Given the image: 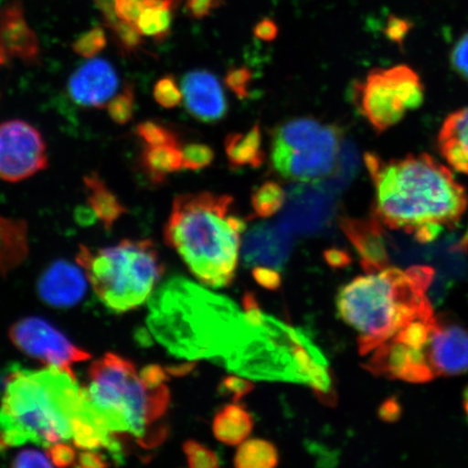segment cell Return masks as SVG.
Wrapping results in <instances>:
<instances>
[{
  "instance_id": "cell-1",
  "label": "cell",
  "mask_w": 468,
  "mask_h": 468,
  "mask_svg": "<svg viewBox=\"0 0 468 468\" xmlns=\"http://www.w3.org/2000/svg\"><path fill=\"white\" fill-rule=\"evenodd\" d=\"M244 313L229 298L184 278L151 296L146 326L168 353L209 360L239 377L331 391L329 364L305 332L261 313L253 294Z\"/></svg>"
},
{
  "instance_id": "cell-2",
  "label": "cell",
  "mask_w": 468,
  "mask_h": 468,
  "mask_svg": "<svg viewBox=\"0 0 468 468\" xmlns=\"http://www.w3.org/2000/svg\"><path fill=\"white\" fill-rule=\"evenodd\" d=\"M49 448L69 443L122 459V447L104 429L72 370L48 367L22 370L14 366L0 402V456L26 443Z\"/></svg>"
},
{
  "instance_id": "cell-3",
  "label": "cell",
  "mask_w": 468,
  "mask_h": 468,
  "mask_svg": "<svg viewBox=\"0 0 468 468\" xmlns=\"http://www.w3.org/2000/svg\"><path fill=\"white\" fill-rule=\"evenodd\" d=\"M365 161L376 186L373 215L383 226L430 242L466 213V189L435 157L422 154L385 161L367 154Z\"/></svg>"
},
{
  "instance_id": "cell-4",
  "label": "cell",
  "mask_w": 468,
  "mask_h": 468,
  "mask_svg": "<svg viewBox=\"0 0 468 468\" xmlns=\"http://www.w3.org/2000/svg\"><path fill=\"white\" fill-rule=\"evenodd\" d=\"M166 379L159 366L138 371L132 361L107 354L90 367L84 388L93 412L111 435L131 437L148 449L167 435L162 423L169 403Z\"/></svg>"
},
{
  "instance_id": "cell-5",
  "label": "cell",
  "mask_w": 468,
  "mask_h": 468,
  "mask_svg": "<svg viewBox=\"0 0 468 468\" xmlns=\"http://www.w3.org/2000/svg\"><path fill=\"white\" fill-rule=\"evenodd\" d=\"M430 267L385 268L351 281L339 292L341 318L358 333L362 356L371 354L415 321L434 315L427 297Z\"/></svg>"
},
{
  "instance_id": "cell-6",
  "label": "cell",
  "mask_w": 468,
  "mask_h": 468,
  "mask_svg": "<svg viewBox=\"0 0 468 468\" xmlns=\"http://www.w3.org/2000/svg\"><path fill=\"white\" fill-rule=\"evenodd\" d=\"M233 198L212 192L175 197L164 238L195 276L213 288L229 284L236 272L245 221L231 214Z\"/></svg>"
},
{
  "instance_id": "cell-7",
  "label": "cell",
  "mask_w": 468,
  "mask_h": 468,
  "mask_svg": "<svg viewBox=\"0 0 468 468\" xmlns=\"http://www.w3.org/2000/svg\"><path fill=\"white\" fill-rule=\"evenodd\" d=\"M78 262L99 300L115 313L143 305L164 272L159 251L150 239H125L97 250L80 245Z\"/></svg>"
},
{
  "instance_id": "cell-8",
  "label": "cell",
  "mask_w": 468,
  "mask_h": 468,
  "mask_svg": "<svg viewBox=\"0 0 468 468\" xmlns=\"http://www.w3.org/2000/svg\"><path fill=\"white\" fill-rule=\"evenodd\" d=\"M343 132L314 117H297L272 132L271 163L280 176L294 183H315L338 165Z\"/></svg>"
},
{
  "instance_id": "cell-9",
  "label": "cell",
  "mask_w": 468,
  "mask_h": 468,
  "mask_svg": "<svg viewBox=\"0 0 468 468\" xmlns=\"http://www.w3.org/2000/svg\"><path fill=\"white\" fill-rule=\"evenodd\" d=\"M356 107L373 127L383 133L424 103L425 87L408 66L373 69L354 87Z\"/></svg>"
},
{
  "instance_id": "cell-10",
  "label": "cell",
  "mask_w": 468,
  "mask_h": 468,
  "mask_svg": "<svg viewBox=\"0 0 468 468\" xmlns=\"http://www.w3.org/2000/svg\"><path fill=\"white\" fill-rule=\"evenodd\" d=\"M49 165L43 134L22 120L0 124V179L20 183Z\"/></svg>"
},
{
  "instance_id": "cell-11",
  "label": "cell",
  "mask_w": 468,
  "mask_h": 468,
  "mask_svg": "<svg viewBox=\"0 0 468 468\" xmlns=\"http://www.w3.org/2000/svg\"><path fill=\"white\" fill-rule=\"evenodd\" d=\"M9 336L23 354L47 367L71 370L73 365L90 358L87 351L76 346L54 325L37 317L16 322L10 327Z\"/></svg>"
},
{
  "instance_id": "cell-12",
  "label": "cell",
  "mask_w": 468,
  "mask_h": 468,
  "mask_svg": "<svg viewBox=\"0 0 468 468\" xmlns=\"http://www.w3.org/2000/svg\"><path fill=\"white\" fill-rule=\"evenodd\" d=\"M424 351L432 378L468 371V331L460 324L435 318Z\"/></svg>"
},
{
  "instance_id": "cell-13",
  "label": "cell",
  "mask_w": 468,
  "mask_h": 468,
  "mask_svg": "<svg viewBox=\"0 0 468 468\" xmlns=\"http://www.w3.org/2000/svg\"><path fill=\"white\" fill-rule=\"evenodd\" d=\"M42 57L39 39L26 17L20 0L0 7V68L16 61L37 66Z\"/></svg>"
},
{
  "instance_id": "cell-14",
  "label": "cell",
  "mask_w": 468,
  "mask_h": 468,
  "mask_svg": "<svg viewBox=\"0 0 468 468\" xmlns=\"http://www.w3.org/2000/svg\"><path fill=\"white\" fill-rule=\"evenodd\" d=\"M120 80L116 69L103 58H93L80 66L69 80L72 101L85 108L102 109L113 98Z\"/></svg>"
},
{
  "instance_id": "cell-15",
  "label": "cell",
  "mask_w": 468,
  "mask_h": 468,
  "mask_svg": "<svg viewBox=\"0 0 468 468\" xmlns=\"http://www.w3.org/2000/svg\"><path fill=\"white\" fill-rule=\"evenodd\" d=\"M292 248V232L282 225L261 224L245 238L243 257L248 266L282 269Z\"/></svg>"
},
{
  "instance_id": "cell-16",
  "label": "cell",
  "mask_w": 468,
  "mask_h": 468,
  "mask_svg": "<svg viewBox=\"0 0 468 468\" xmlns=\"http://www.w3.org/2000/svg\"><path fill=\"white\" fill-rule=\"evenodd\" d=\"M186 111L197 121L215 122L224 119L228 104L219 80L210 72L197 69L183 79Z\"/></svg>"
},
{
  "instance_id": "cell-17",
  "label": "cell",
  "mask_w": 468,
  "mask_h": 468,
  "mask_svg": "<svg viewBox=\"0 0 468 468\" xmlns=\"http://www.w3.org/2000/svg\"><path fill=\"white\" fill-rule=\"evenodd\" d=\"M37 290L40 298L48 305L69 308L83 300L87 281L78 267L58 261L46 269L38 280Z\"/></svg>"
},
{
  "instance_id": "cell-18",
  "label": "cell",
  "mask_w": 468,
  "mask_h": 468,
  "mask_svg": "<svg viewBox=\"0 0 468 468\" xmlns=\"http://www.w3.org/2000/svg\"><path fill=\"white\" fill-rule=\"evenodd\" d=\"M341 228L353 243L367 273L388 267V250L383 239V224L376 216L367 219L343 218Z\"/></svg>"
},
{
  "instance_id": "cell-19",
  "label": "cell",
  "mask_w": 468,
  "mask_h": 468,
  "mask_svg": "<svg viewBox=\"0 0 468 468\" xmlns=\"http://www.w3.org/2000/svg\"><path fill=\"white\" fill-rule=\"evenodd\" d=\"M437 145L448 165L468 177V108L455 111L443 121Z\"/></svg>"
},
{
  "instance_id": "cell-20",
  "label": "cell",
  "mask_w": 468,
  "mask_h": 468,
  "mask_svg": "<svg viewBox=\"0 0 468 468\" xmlns=\"http://www.w3.org/2000/svg\"><path fill=\"white\" fill-rule=\"evenodd\" d=\"M27 230L26 220L7 218L0 215V273L4 277L27 259Z\"/></svg>"
},
{
  "instance_id": "cell-21",
  "label": "cell",
  "mask_w": 468,
  "mask_h": 468,
  "mask_svg": "<svg viewBox=\"0 0 468 468\" xmlns=\"http://www.w3.org/2000/svg\"><path fill=\"white\" fill-rule=\"evenodd\" d=\"M84 188L87 204L95 212L98 220L102 222L105 229H111L122 216L128 213L124 204L111 190L96 172L84 176Z\"/></svg>"
},
{
  "instance_id": "cell-22",
  "label": "cell",
  "mask_w": 468,
  "mask_h": 468,
  "mask_svg": "<svg viewBox=\"0 0 468 468\" xmlns=\"http://www.w3.org/2000/svg\"><path fill=\"white\" fill-rule=\"evenodd\" d=\"M139 165L152 184L162 185L165 183L169 175L184 168L183 146L145 145L139 157Z\"/></svg>"
},
{
  "instance_id": "cell-23",
  "label": "cell",
  "mask_w": 468,
  "mask_h": 468,
  "mask_svg": "<svg viewBox=\"0 0 468 468\" xmlns=\"http://www.w3.org/2000/svg\"><path fill=\"white\" fill-rule=\"evenodd\" d=\"M225 150L228 161L233 167H261L266 154L261 146L260 124H255L248 133L228 134Z\"/></svg>"
},
{
  "instance_id": "cell-24",
  "label": "cell",
  "mask_w": 468,
  "mask_h": 468,
  "mask_svg": "<svg viewBox=\"0 0 468 468\" xmlns=\"http://www.w3.org/2000/svg\"><path fill=\"white\" fill-rule=\"evenodd\" d=\"M183 0H146L137 22L143 37L163 42L172 33L175 13Z\"/></svg>"
},
{
  "instance_id": "cell-25",
  "label": "cell",
  "mask_w": 468,
  "mask_h": 468,
  "mask_svg": "<svg viewBox=\"0 0 468 468\" xmlns=\"http://www.w3.org/2000/svg\"><path fill=\"white\" fill-rule=\"evenodd\" d=\"M330 218L329 203L310 198V200L295 201L281 224L291 232L314 233L324 229Z\"/></svg>"
},
{
  "instance_id": "cell-26",
  "label": "cell",
  "mask_w": 468,
  "mask_h": 468,
  "mask_svg": "<svg viewBox=\"0 0 468 468\" xmlns=\"http://www.w3.org/2000/svg\"><path fill=\"white\" fill-rule=\"evenodd\" d=\"M214 434L219 441L229 446L243 442L253 430L250 414L241 407L230 405L220 410L214 420Z\"/></svg>"
},
{
  "instance_id": "cell-27",
  "label": "cell",
  "mask_w": 468,
  "mask_h": 468,
  "mask_svg": "<svg viewBox=\"0 0 468 468\" xmlns=\"http://www.w3.org/2000/svg\"><path fill=\"white\" fill-rule=\"evenodd\" d=\"M234 460L238 468H271L278 464V452L272 443L253 439L239 447Z\"/></svg>"
},
{
  "instance_id": "cell-28",
  "label": "cell",
  "mask_w": 468,
  "mask_h": 468,
  "mask_svg": "<svg viewBox=\"0 0 468 468\" xmlns=\"http://www.w3.org/2000/svg\"><path fill=\"white\" fill-rule=\"evenodd\" d=\"M286 200L282 186L273 181H267L251 195V207L260 218H271L282 208Z\"/></svg>"
},
{
  "instance_id": "cell-29",
  "label": "cell",
  "mask_w": 468,
  "mask_h": 468,
  "mask_svg": "<svg viewBox=\"0 0 468 468\" xmlns=\"http://www.w3.org/2000/svg\"><path fill=\"white\" fill-rule=\"evenodd\" d=\"M136 91L131 81L125 83L124 88L107 104L108 114L115 124L126 125L133 119Z\"/></svg>"
},
{
  "instance_id": "cell-30",
  "label": "cell",
  "mask_w": 468,
  "mask_h": 468,
  "mask_svg": "<svg viewBox=\"0 0 468 468\" xmlns=\"http://www.w3.org/2000/svg\"><path fill=\"white\" fill-rule=\"evenodd\" d=\"M134 133L145 145H180L178 134L171 128L154 121H144L134 127Z\"/></svg>"
},
{
  "instance_id": "cell-31",
  "label": "cell",
  "mask_w": 468,
  "mask_h": 468,
  "mask_svg": "<svg viewBox=\"0 0 468 468\" xmlns=\"http://www.w3.org/2000/svg\"><path fill=\"white\" fill-rule=\"evenodd\" d=\"M110 31L112 32L114 42L122 56H132L142 49L144 37L137 26L120 20Z\"/></svg>"
},
{
  "instance_id": "cell-32",
  "label": "cell",
  "mask_w": 468,
  "mask_h": 468,
  "mask_svg": "<svg viewBox=\"0 0 468 468\" xmlns=\"http://www.w3.org/2000/svg\"><path fill=\"white\" fill-rule=\"evenodd\" d=\"M108 38L102 27L90 29L76 38L72 49L81 58H92L101 54L107 47Z\"/></svg>"
},
{
  "instance_id": "cell-33",
  "label": "cell",
  "mask_w": 468,
  "mask_h": 468,
  "mask_svg": "<svg viewBox=\"0 0 468 468\" xmlns=\"http://www.w3.org/2000/svg\"><path fill=\"white\" fill-rule=\"evenodd\" d=\"M154 97L157 104L164 109H175L184 101V92L180 90L174 76L165 75L156 81Z\"/></svg>"
},
{
  "instance_id": "cell-34",
  "label": "cell",
  "mask_w": 468,
  "mask_h": 468,
  "mask_svg": "<svg viewBox=\"0 0 468 468\" xmlns=\"http://www.w3.org/2000/svg\"><path fill=\"white\" fill-rule=\"evenodd\" d=\"M215 154L212 148L203 144H190L183 148V165L188 171H201L213 163Z\"/></svg>"
},
{
  "instance_id": "cell-35",
  "label": "cell",
  "mask_w": 468,
  "mask_h": 468,
  "mask_svg": "<svg viewBox=\"0 0 468 468\" xmlns=\"http://www.w3.org/2000/svg\"><path fill=\"white\" fill-rule=\"evenodd\" d=\"M184 450L190 467L214 468L219 466L218 455L201 443L196 441L186 442Z\"/></svg>"
},
{
  "instance_id": "cell-36",
  "label": "cell",
  "mask_w": 468,
  "mask_h": 468,
  "mask_svg": "<svg viewBox=\"0 0 468 468\" xmlns=\"http://www.w3.org/2000/svg\"><path fill=\"white\" fill-rule=\"evenodd\" d=\"M253 74L248 68H233L227 72L225 83L239 99L250 96V87Z\"/></svg>"
},
{
  "instance_id": "cell-37",
  "label": "cell",
  "mask_w": 468,
  "mask_h": 468,
  "mask_svg": "<svg viewBox=\"0 0 468 468\" xmlns=\"http://www.w3.org/2000/svg\"><path fill=\"white\" fill-rule=\"evenodd\" d=\"M146 0H114V11L120 20L137 26Z\"/></svg>"
},
{
  "instance_id": "cell-38",
  "label": "cell",
  "mask_w": 468,
  "mask_h": 468,
  "mask_svg": "<svg viewBox=\"0 0 468 468\" xmlns=\"http://www.w3.org/2000/svg\"><path fill=\"white\" fill-rule=\"evenodd\" d=\"M224 5L225 0H186L185 9L192 19L203 20Z\"/></svg>"
},
{
  "instance_id": "cell-39",
  "label": "cell",
  "mask_w": 468,
  "mask_h": 468,
  "mask_svg": "<svg viewBox=\"0 0 468 468\" xmlns=\"http://www.w3.org/2000/svg\"><path fill=\"white\" fill-rule=\"evenodd\" d=\"M452 66L460 78L468 81V33L454 45L452 51Z\"/></svg>"
},
{
  "instance_id": "cell-40",
  "label": "cell",
  "mask_w": 468,
  "mask_h": 468,
  "mask_svg": "<svg viewBox=\"0 0 468 468\" xmlns=\"http://www.w3.org/2000/svg\"><path fill=\"white\" fill-rule=\"evenodd\" d=\"M11 466L14 467H50L54 466L48 453L37 452V450H22L17 453Z\"/></svg>"
},
{
  "instance_id": "cell-41",
  "label": "cell",
  "mask_w": 468,
  "mask_h": 468,
  "mask_svg": "<svg viewBox=\"0 0 468 468\" xmlns=\"http://www.w3.org/2000/svg\"><path fill=\"white\" fill-rule=\"evenodd\" d=\"M48 449V455L52 463L56 466L66 467L74 465L78 462L79 454H76L74 448L69 443H57Z\"/></svg>"
},
{
  "instance_id": "cell-42",
  "label": "cell",
  "mask_w": 468,
  "mask_h": 468,
  "mask_svg": "<svg viewBox=\"0 0 468 468\" xmlns=\"http://www.w3.org/2000/svg\"><path fill=\"white\" fill-rule=\"evenodd\" d=\"M251 389H253V384L249 382V380L233 377L224 379L220 386V390L225 391L228 395H231L236 402L250 393Z\"/></svg>"
},
{
  "instance_id": "cell-43",
  "label": "cell",
  "mask_w": 468,
  "mask_h": 468,
  "mask_svg": "<svg viewBox=\"0 0 468 468\" xmlns=\"http://www.w3.org/2000/svg\"><path fill=\"white\" fill-rule=\"evenodd\" d=\"M410 27H410L407 20L391 16H389L388 26H386L385 34L391 42L401 44L409 33Z\"/></svg>"
},
{
  "instance_id": "cell-44",
  "label": "cell",
  "mask_w": 468,
  "mask_h": 468,
  "mask_svg": "<svg viewBox=\"0 0 468 468\" xmlns=\"http://www.w3.org/2000/svg\"><path fill=\"white\" fill-rule=\"evenodd\" d=\"M254 35L263 42H272L278 37L279 27L277 23L269 17L261 20L254 27Z\"/></svg>"
},
{
  "instance_id": "cell-45",
  "label": "cell",
  "mask_w": 468,
  "mask_h": 468,
  "mask_svg": "<svg viewBox=\"0 0 468 468\" xmlns=\"http://www.w3.org/2000/svg\"><path fill=\"white\" fill-rule=\"evenodd\" d=\"M257 282L268 289H278L280 285L279 273L274 269L257 267L253 272Z\"/></svg>"
},
{
  "instance_id": "cell-46",
  "label": "cell",
  "mask_w": 468,
  "mask_h": 468,
  "mask_svg": "<svg viewBox=\"0 0 468 468\" xmlns=\"http://www.w3.org/2000/svg\"><path fill=\"white\" fill-rule=\"evenodd\" d=\"M99 9L104 16L105 25L109 28L114 27L119 22V17L116 16L114 11V0H95Z\"/></svg>"
},
{
  "instance_id": "cell-47",
  "label": "cell",
  "mask_w": 468,
  "mask_h": 468,
  "mask_svg": "<svg viewBox=\"0 0 468 468\" xmlns=\"http://www.w3.org/2000/svg\"><path fill=\"white\" fill-rule=\"evenodd\" d=\"M325 260L332 267L341 268L350 261L348 254L341 250L332 249L325 251Z\"/></svg>"
},
{
  "instance_id": "cell-48",
  "label": "cell",
  "mask_w": 468,
  "mask_h": 468,
  "mask_svg": "<svg viewBox=\"0 0 468 468\" xmlns=\"http://www.w3.org/2000/svg\"><path fill=\"white\" fill-rule=\"evenodd\" d=\"M75 218L81 225H92L98 218L90 205L80 207L76 209Z\"/></svg>"
},
{
  "instance_id": "cell-49",
  "label": "cell",
  "mask_w": 468,
  "mask_h": 468,
  "mask_svg": "<svg viewBox=\"0 0 468 468\" xmlns=\"http://www.w3.org/2000/svg\"><path fill=\"white\" fill-rule=\"evenodd\" d=\"M461 248L463 249V250L468 249V230L465 233V236L463 237V239H462Z\"/></svg>"
}]
</instances>
